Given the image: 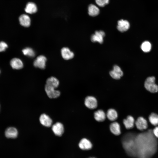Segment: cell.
Wrapping results in <instances>:
<instances>
[{"label": "cell", "mask_w": 158, "mask_h": 158, "mask_svg": "<svg viewBox=\"0 0 158 158\" xmlns=\"http://www.w3.org/2000/svg\"><path fill=\"white\" fill-rule=\"evenodd\" d=\"M18 131L17 129L14 127H9L5 130V134L8 138H15L18 135Z\"/></svg>", "instance_id": "cell-12"}, {"label": "cell", "mask_w": 158, "mask_h": 158, "mask_svg": "<svg viewBox=\"0 0 158 158\" xmlns=\"http://www.w3.org/2000/svg\"><path fill=\"white\" fill-rule=\"evenodd\" d=\"M84 104L86 107L90 109H95L97 106V99L92 96L87 97L85 99Z\"/></svg>", "instance_id": "cell-4"}, {"label": "cell", "mask_w": 158, "mask_h": 158, "mask_svg": "<svg viewBox=\"0 0 158 158\" xmlns=\"http://www.w3.org/2000/svg\"><path fill=\"white\" fill-rule=\"evenodd\" d=\"M10 65L12 68L15 69H20L22 68L23 64L22 61L17 58L12 59L10 62Z\"/></svg>", "instance_id": "cell-16"}, {"label": "cell", "mask_w": 158, "mask_h": 158, "mask_svg": "<svg viewBox=\"0 0 158 158\" xmlns=\"http://www.w3.org/2000/svg\"><path fill=\"white\" fill-rule=\"evenodd\" d=\"M109 0H95L97 4L100 7H104L108 4Z\"/></svg>", "instance_id": "cell-27"}, {"label": "cell", "mask_w": 158, "mask_h": 158, "mask_svg": "<svg viewBox=\"0 0 158 158\" xmlns=\"http://www.w3.org/2000/svg\"><path fill=\"white\" fill-rule=\"evenodd\" d=\"M99 12V8L95 5L90 4L88 7V13L90 16H95L98 15Z\"/></svg>", "instance_id": "cell-22"}, {"label": "cell", "mask_w": 158, "mask_h": 158, "mask_svg": "<svg viewBox=\"0 0 158 158\" xmlns=\"http://www.w3.org/2000/svg\"><path fill=\"white\" fill-rule=\"evenodd\" d=\"M8 47V45L6 42H0V52L4 51Z\"/></svg>", "instance_id": "cell-28"}, {"label": "cell", "mask_w": 158, "mask_h": 158, "mask_svg": "<svg viewBox=\"0 0 158 158\" xmlns=\"http://www.w3.org/2000/svg\"><path fill=\"white\" fill-rule=\"evenodd\" d=\"M20 24L23 26L26 27H29L30 25L31 20L28 16L23 14L21 15L19 18Z\"/></svg>", "instance_id": "cell-15"}, {"label": "cell", "mask_w": 158, "mask_h": 158, "mask_svg": "<svg viewBox=\"0 0 158 158\" xmlns=\"http://www.w3.org/2000/svg\"><path fill=\"white\" fill-rule=\"evenodd\" d=\"M45 92L48 97L50 98H56L60 95V91L55 90L54 88L45 85L44 87Z\"/></svg>", "instance_id": "cell-3"}, {"label": "cell", "mask_w": 158, "mask_h": 158, "mask_svg": "<svg viewBox=\"0 0 158 158\" xmlns=\"http://www.w3.org/2000/svg\"><path fill=\"white\" fill-rule=\"evenodd\" d=\"M22 52L25 55L30 57H33L35 55V52L34 50L30 47L25 48L23 49Z\"/></svg>", "instance_id": "cell-25"}, {"label": "cell", "mask_w": 158, "mask_h": 158, "mask_svg": "<svg viewBox=\"0 0 158 158\" xmlns=\"http://www.w3.org/2000/svg\"><path fill=\"white\" fill-rule=\"evenodd\" d=\"M141 48L142 50L145 52H149L151 49V44L149 42L145 41L141 44Z\"/></svg>", "instance_id": "cell-26"}, {"label": "cell", "mask_w": 158, "mask_h": 158, "mask_svg": "<svg viewBox=\"0 0 158 158\" xmlns=\"http://www.w3.org/2000/svg\"><path fill=\"white\" fill-rule=\"evenodd\" d=\"M110 130L113 134L116 135H119L121 133L120 124L116 122H113L110 124Z\"/></svg>", "instance_id": "cell-17"}, {"label": "cell", "mask_w": 158, "mask_h": 158, "mask_svg": "<svg viewBox=\"0 0 158 158\" xmlns=\"http://www.w3.org/2000/svg\"><path fill=\"white\" fill-rule=\"evenodd\" d=\"M140 135L138 137L141 139V158H150L155 152L156 150L157 142L153 132L149 130L146 133Z\"/></svg>", "instance_id": "cell-1"}, {"label": "cell", "mask_w": 158, "mask_h": 158, "mask_svg": "<svg viewBox=\"0 0 158 158\" xmlns=\"http://www.w3.org/2000/svg\"><path fill=\"white\" fill-rule=\"evenodd\" d=\"M149 119L150 123L153 125H158V115L157 114L151 113L149 116Z\"/></svg>", "instance_id": "cell-24"}, {"label": "cell", "mask_w": 158, "mask_h": 158, "mask_svg": "<svg viewBox=\"0 0 158 158\" xmlns=\"http://www.w3.org/2000/svg\"><path fill=\"white\" fill-rule=\"evenodd\" d=\"M106 116L109 120L113 121L117 118L118 114L117 111L114 109H110L107 111Z\"/></svg>", "instance_id": "cell-23"}, {"label": "cell", "mask_w": 158, "mask_h": 158, "mask_svg": "<svg viewBox=\"0 0 158 158\" xmlns=\"http://www.w3.org/2000/svg\"><path fill=\"white\" fill-rule=\"evenodd\" d=\"M123 123L127 129L132 128L135 123V120L133 117L131 116H128L124 119L123 121Z\"/></svg>", "instance_id": "cell-18"}, {"label": "cell", "mask_w": 158, "mask_h": 158, "mask_svg": "<svg viewBox=\"0 0 158 158\" xmlns=\"http://www.w3.org/2000/svg\"><path fill=\"white\" fill-rule=\"evenodd\" d=\"M130 24L127 20H121L118 22L117 29L121 32L127 30L130 27Z\"/></svg>", "instance_id": "cell-11"}, {"label": "cell", "mask_w": 158, "mask_h": 158, "mask_svg": "<svg viewBox=\"0 0 158 158\" xmlns=\"http://www.w3.org/2000/svg\"><path fill=\"white\" fill-rule=\"evenodd\" d=\"M78 146L80 149L83 150L90 149L92 147L91 142L86 138L82 139L80 141Z\"/></svg>", "instance_id": "cell-13"}, {"label": "cell", "mask_w": 158, "mask_h": 158, "mask_svg": "<svg viewBox=\"0 0 158 158\" xmlns=\"http://www.w3.org/2000/svg\"><path fill=\"white\" fill-rule=\"evenodd\" d=\"M89 158H96L94 157H89Z\"/></svg>", "instance_id": "cell-30"}, {"label": "cell", "mask_w": 158, "mask_h": 158, "mask_svg": "<svg viewBox=\"0 0 158 158\" xmlns=\"http://www.w3.org/2000/svg\"><path fill=\"white\" fill-rule=\"evenodd\" d=\"M155 78L151 76L147 78L146 80L144 86L146 89L152 93L158 91V86L155 83Z\"/></svg>", "instance_id": "cell-2"}, {"label": "cell", "mask_w": 158, "mask_h": 158, "mask_svg": "<svg viewBox=\"0 0 158 158\" xmlns=\"http://www.w3.org/2000/svg\"></svg>", "instance_id": "cell-31"}, {"label": "cell", "mask_w": 158, "mask_h": 158, "mask_svg": "<svg viewBox=\"0 0 158 158\" xmlns=\"http://www.w3.org/2000/svg\"><path fill=\"white\" fill-rule=\"evenodd\" d=\"M94 117L95 119L98 122H102L105 119L106 115L104 112L102 110H98L94 113Z\"/></svg>", "instance_id": "cell-19"}, {"label": "cell", "mask_w": 158, "mask_h": 158, "mask_svg": "<svg viewBox=\"0 0 158 158\" xmlns=\"http://www.w3.org/2000/svg\"><path fill=\"white\" fill-rule=\"evenodd\" d=\"M39 119L40 123L44 126L49 127L52 125V120L49 116L45 114H41Z\"/></svg>", "instance_id": "cell-8"}, {"label": "cell", "mask_w": 158, "mask_h": 158, "mask_svg": "<svg viewBox=\"0 0 158 158\" xmlns=\"http://www.w3.org/2000/svg\"><path fill=\"white\" fill-rule=\"evenodd\" d=\"M47 58L44 56H38L33 62V65L36 67L40 69H44L46 66Z\"/></svg>", "instance_id": "cell-6"}, {"label": "cell", "mask_w": 158, "mask_h": 158, "mask_svg": "<svg viewBox=\"0 0 158 158\" xmlns=\"http://www.w3.org/2000/svg\"><path fill=\"white\" fill-rule=\"evenodd\" d=\"M152 132L154 136L158 138V126L154 128Z\"/></svg>", "instance_id": "cell-29"}, {"label": "cell", "mask_w": 158, "mask_h": 158, "mask_svg": "<svg viewBox=\"0 0 158 158\" xmlns=\"http://www.w3.org/2000/svg\"><path fill=\"white\" fill-rule=\"evenodd\" d=\"M61 56L63 59L68 60L71 59L74 56V54L67 47L62 48L61 50Z\"/></svg>", "instance_id": "cell-14"}, {"label": "cell", "mask_w": 158, "mask_h": 158, "mask_svg": "<svg viewBox=\"0 0 158 158\" xmlns=\"http://www.w3.org/2000/svg\"><path fill=\"white\" fill-rule=\"evenodd\" d=\"M105 35L104 32L102 31H97L91 36V40L93 42H97L102 44L103 42V37Z\"/></svg>", "instance_id": "cell-7"}, {"label": "cell", "mask_w": 158, "mask_h": 158, "mask_svg": "<svg viewBox=\"0 0 158 158\" xmlns=\"http://www.w3.org/2000/svg\"><path fill=\"white\" fill-rule=\"evenodd\" d=\"M110 76L115 79H119L123 75V73L120 67L118 66L115 65L113 69L109 72Z\"/></svg>", "instance_id": "cell-9"}, {"label": "cell", "mask_w": 158, "mask_h": 158, "mask_svg": "<svg viewBox=\"0 0 158 158\" xmlns=\"http://www.w3.org/2000/svg\"><path fill=\"white\" fill-rule=\"evenodd\" d=\"M51 129L54 134L58 136H61L64 132L63 125L59 122H57L54 124L52 126Z\"/></svg>", "instance_id": "cell-5"}, {"label": "cell", "mask_w": 158, "mask_h": 158, "mask_svg": "<svg viewBox=\"0 0 158 158\" xmlns=\"http://www.w3.org/2000/svg\"><path fill=\"white\" fill-rule=\"evenodd\" d=\"M25 10L28 13L33 14L37 11V6L34 3L30 2L26 4Z\"/></svg>", "instance_id": "cell-20"}, {"label": "cell", "mask_w": 158, "mask_h": 158, "mask_svg": "<svg viewBox=\"0 0 158 158\" xmlns=\"http://www.w3.org/2000/svg\"><path fill=\"white\" fill-rule=\"evenodd\" d=\"M46 84L56 89L59 85V81L56 78L51 77L47 79Z\"/></svg>", "instance_id": "cell-21"}, {"label": "cell", "mask_w": 158, "mask_h": 158, "mask_svg": "<svg viewBox=\"0 0 158 158\" xmlns=\"http://www.w3.org/2000/svg\"></svg>", "instance_id": "cell-32"}, {"label": "cell", "mask_w": 158, "mask_h": 158, "mask_svg": "<svg viewBox=\"0 0 158 158\" xmlns=\"http://www.w3.org/2000/svg\"><path fill=\"white\" fill-rule=\"evenodd\" d=\"M135 124L137 128L141 130L146 129L148 126L147 120L142 117H140L137 118Z\"/></svg>", "instance_id": "cell-10"}]
</instances>
